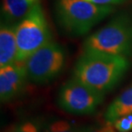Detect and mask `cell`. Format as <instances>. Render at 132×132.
Masks as SVG:
<instances>
[{
  "instance_id": "obj_4",
  "label": "cell",
  "mask_w": 132,
  "mask_h": 132,
  "mask_svg": "<svg viewBox=\"0 0 132 132\" xmlns=\"http://www.w3.org/2000/svg\"><path fill=\"white\" fill-rule=\"evenodd\" d=\"M15 34L17 62H25L37 50L52 40L48 22L39 1L19 21Z\"/></svg>"
},
{
  "instance_id": "obj_3",
  "label": "cell",
  "mask_w": 132,
  "mask_h": 132,
  "mask_svg": "<svg viewBox=\"0 0 132 132\" xmlns=\"http://www.w3.org/2000/svg\"><path fill=\"white\" fill-rule=\"evenodd\" d=\"M83 51L129 57L132 54V20L126 15H119L87 37Z\"/></svg>"
},
{
  "instance_id": "obj_14",
  "label": "cell",
  "mask_w": 132,
  "mask_h": 132,
  "mask_svg": "<svg viewBox=\"0 0 132 132\" xmlns=\"http://www.w3.org/2000/svg\"><path fill=\"white\" fill-rule=\"evenodd\" d=\"M84 1H88L99 5H113L114 6L116 4H123L127 0H84Z\"/></svg>"
},
{
  "instance_id": "obj_8",
  "label": "cell",
  "mask_w": 132,
  "mask_h": 132,
  "mask_svg": "<svg viewBox=\"0 0 132 132\" xmlns=\"http://www.w3.org/2000/svg\"><path fill=\"white\" fill-rule=\"evenodd\" d=\"M16 24L4 22L0 28V68L17 62Z\"/></svg>"
},
{
  "instance_id": "obj_5",
  "label": "cell",
  "mask_w": 132,
  "mask_h": 132,
  "mask_svg": "<svg viewBox=\"0 0 132 132\" xmlns=\"http://www.w3.org/2000/svg\"><path fill=\"white\" fill-rule=\"evenodd\" d=\"M28 81L43 85L55 80L66 64V52L61 45L51 40L24 62Z\"/></svg>"
},
{
  "instance_id": "obj_2",
  "label": "cell",
  "mask_w": 132,
  "mask_h": 132,
  "mask_svg": "<svg viewBox=\"0 0 132 132\" xmlns=\"http://www.w3.org/2000/svg\"><path fill=\"white\" fill-rule=\"evenodd\" d=\"M115 10L113 5H99L84 0H56L55 15L59 26L69 35L87 34Z\"/></svg>"
},
{
  "instance_id": "obj_10",
  "label": "cell",
  "mask_w": 132,
  "mask_h": 132,
  "mask_svg": "<svg viewBox=\"0 0 132 132\" xmlns=\"http://www.w3.org/2000/svg\"><path fill=\"white\" fill-rule=\"evenodd\" d=\"M39 0H3L2 16L4 22L13 23L22 20Z\"/></svg>"
},
{
  "instance_id": "obj_9",
  "label": "cell",
  "mask_w": 132,
  "mask_h": 132,
  "mask_svg": "<svg viewBox=\"0 0 132 132\" xmlns=\"http://www.w3.org/2000/svg\"><path fill=\"white\" fill-rule=\"evenodd\" d=\"M132 114V84L111 103L105 112L107 123L112 125L123 116Z\"/></svg>"
},
{
  "instance_id": "obj_11",
  "label": "cell",
  "mask_w": 132,
  "mask_h": 132,
  "mask_svg": "<svg viewBox=\"0 0 132 132\" xmlns=\"http://www.w3.org/2000/svg\"><path fill=\"white\" fill-rule=\"evenodd\" d=\"M94 126L80 125L66 120H55L44 125L42 132H98Z\"/></svg>"
},
{
  "instance_id": "obj_15",
  "label": "cell",
  "mask_w": 132,
  "mask_h": 132,
  "mask_svg": "<svg viewBox=\"0 0 132 132\" xmlns=\"http://www.w3.org/2000/svg\"><path fill=\"white\" fill-rule=\"evenodd\" d=\"M98 132H118L116 129L114 128V126L111 123H107L106 126L99 129Z\"/></svg>"
},
{
  "instance_id": "obj_13",
  "label": "cell",
  "mask_w": 132,
  "mask_h": 132,
  "mask_svg": "<svg viewBox=\"0 0 132 132\" xmlns=\"http://www.w3.org/2000/svg\"><path fill=\"white\" fill-rule=\"evenodd\" d=\"M118 132L132 131V114H128L119 118L112 123Z\"/></svg>"
},
{
  "instance_id": "obj_7",
  "label": "cell",
  "mask_w": 132,
  "mask_h": 132,
  "mask_svg": "<svg viewBox=\"0 0 132 132\" xmlns=\"http://www.w3.org/2000/svg\"><path fill=\"white\" fill-rule=\"evenodd\" d=\"M28 81L24 62L0 68V100L4 103L16 98L25 88Z\"/></svg>"
},
{
  "instance_id": "obj_1",
  "label": "cell",
  "mask_w": 132,
  "mask_h": 132,
  "mask_svg": "<svg viewBox=\"0 0 132 132\" xmlns=\"http://www.w3.org/2000/svg\"><path fill=\"white\" fill-rule=\"evenodd\" d=\"M130 67L127 57L96 51H83L75 65L73 76L105 94L125 77Z\"/></svg>"
},
{
  "instance_id": "obj_6",
  "label": "cell",
  "mask_w": 132,
  "mask_h": 132,
  "mask_svg": "<svg viewBox=\"0 0 132 132\" xmlns=\"http://www.w3.org/2000/svg\"><path fill=\"white\" fill-rule=\"evenodd\" d=\"M104 97V94L91 88L73 76L60 88L57 105L70 114L88 115L95 112Z\"/></svg>"
},
{
  "instance_id": "obj_12",
  "label": "cell",
  "mask_w": 132,
  "mask_h": 132,
  "mask_svg": "<svg viewBox=\"0 0 132 132\" xmlns=\"http://www.w3.org/2000/svg\"><path fill=\"white\" fill-rule=\"evenodd\" d=\"M44 125L39 118H32L15 125L9 132H42Z\"/></svg>"
}]
</instances>
